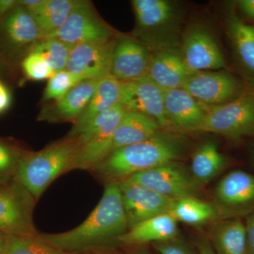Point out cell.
<instances>
[{
	"label": "cell",
	"instance_id": "obj_1",
	"mask_svg": "<svg viewBox=\"0 0 254 254\" xmlns=\"http://www.w3.org/2000/svg\"><path fill=\"white\" fill-rule=\"evenodd\" d=\"M128 230V222L117 182H108L94 210L69 231L39 235V240L66 253L75 254L120 242Z\"/></svg>",
	"mask_w": 254,
	"mask_h": 254
},
{
	"label": "cell",
	"instance_id": "obj_2",
	"mask_svg": "<svg viewBox=\"0 0 254 254\" xmlns=\"http://www.w3.org/2000/svg\"><path fill=\"white\" fill-rule=\"evenodd\" d=\"M186 148L185 137L160 131L145 141L112 152L92 170L108 182H118L145 170L174 163Z\"/></svg>",
	"mask_w": 254,
	"mask_h": 254
},
{
	"label": "cell",
	"instance_id": "obj_3",
	"mask_svg": "<svg viewBox=\"0 0 254 254\" xmlns=\"http://www.w3.org/2000/svg\"><path fill=\"white\" fill-rule=\"evenodd\" d=\"M79 146L76 138H66L39 151H24L14 178L38 200L55 179L72 170Z\"/></svg>",
	"mask_w": 254,
	"mask_h": 254
},
{
	"label": "cell",
	"instance_id": "obj_4",
	"mask_svg": "<svg viewBox=\"0 0 254 254\" xmlns=\"http://www.w3.org/2000/svg\"><path fill=\"white\" fill-rule=\"evenodd\" d=\"M136 25L133 38L152 52L179 50L181 45V18L168 0H133Z\"/></svg>",
	"mask_w": 254,
	"mask_h": 254
},
{
	"label": "cell",
	"instance_id": "obj_5",
	"mask_svg": "<svg viewBox=\"0 0 254 254\" xmlns=\"http://www.w3.org/2000/svg\"><path fill=\"white\" fill-rule=\"evenodd\" d=\"M121 104L100 114L92 120L77 136L79 149L72 170H92L111 153L112 139L125 113Z\"/></svg>",
	"mask_w": 254,
	"mask_h": 254
},
{
	"label": "cell",
	"instance_id": "obj_6",
	"mask_svg": "<svg viewBox=\"0 0 254 254\" xmlns=\"http://www.w3.org/2000/svg\"><path fill=\"white\" fill-rule=\"evenodd\" d=\"M195 131L208 132L238 139L254 135V92H245L232 101L208 107Z\"/></svg>",
	"mask_w": 254,
	"mask_h": 254
},
{
	"label": "cell",
	"instance_id": "obj_7",
	"mask_svg": "<svg viewBox=\"0 0 254 254\" xmlns=\"http://www.w3.org/2000/svg\"><path fill=\"white\" fill-rule=\"evenodd\" d=\"M36 202L15 178L0 185V232L8 236H38L33 222Z\"/></svg>",
	"mask_w": 254,
	"mask_h": 254
},
{
	"label": "cell",
	"instance_id": "obj_8",
	"mask_svg": "<svg viewBox=\"0 0 254 254\" xmlns=\"http://www.w3.org/2000/svg\"><path fill=\"white\" fill-rule=\"evenodd\" d=\"M116 37L91 1L79 0L64 24L44 38H55L74 46L85 43H104Z\"/></svg>",
	"mask_w": 254,
	"mask_h": 254
},
{
	"label": "cell",
	"instance_id": "obj_9",
	"mask_svg": "<svg viewBox=\"0 0 254 254\" xmlns=\"http://www.w3.org/2000/svg\"><path fill=\"white\" fill-rule=\"evenodd\" d=\"M182 88L207 107L225 104L245 93L240 80L225 70L190 73Z\"/></svg>",
	"mask_w": 254,
	"mask_h": 254
},
{
	"label": "cell",
	"instance_id": "obj_10",
	"mask_svg": "<svg viewBox=\"0 0 254 254\" xmlns=\"http://www.w3.org/2000/svg\"><path fill=\"white\" fill-rule=\"evenodd\" d=\"M180 48L182 60L190 73L227 68L218 43L203 26L190 27L184 35Z\"/></svg>",
	"mask_w": 254,
	"mask_h": 254
},
{
	"label": "cell",
	"instance_id": "obj_11",
	"mask_svg": "<svg viewBox=\"0 0 254 254\" xmlns=\"http://www.w3.org/2000/svg\"><path fill=\"white\" fill-rule=\"evenodd\" d=\"M43 38L36 20L19 4L0 20V49L6 58H18L25 52L28 53Z\"/></svg>",
	"mask_w": 254,
	"mask_h": 254
},
{
	"label": "cell",
	"instance_id": "obj_12",
	"mask_svg": "<svg viewBox=\"0 0 254 254\" xmlns=\"http://www.w3.org/2000/svg\"><path fill=\"white\" fill-rule=\"evenodd\" d=\"M127 180L173 200L194 196L199 185L191 174L175 163L135 174Z\"/></svg>",
	"mask_w": 254,
	"mask_h": 254
},
{
	"label": "cell",
	"instance_id": "obj_13",
	"mask_svg": "<svg viewBox=\"0 0 254 254\" xmlns=\"http://www.w3.org/2000/svg\"><path fill=\"white\" fill-rule=\"evenodd\" d=\"M120 104L126 111L136 112L154 119L162 128H171L164 103V91L148 76L121 83Z\"/></svg>",
	"mask_w": 254,
	"mask_h": 254
},
{
	"label": "cell",
	"instance_id": "obj_14",
	"mask_svg": "<svg viewBox=\"0 0 254 254\" xmlns=\"http://www.w3.org/2000/svg\"><path fill=\"white\" fill-rule=\"evenodd\" d=\"M128 229L157 215L170 213L175 200L129 180L117 182Z\"/></svg>",
	"mask_w": 254,
	"mask_h": 254
},
{
	"label": "cell",
	"instance_id": "obj_15",
	"mask_svg": "<svg viewBox=\"0 0 254 254\" xmlns=\"http://www.w3.org/2000/svg\"><path fill=\"white\" fill-rule=\"evenodd\" d=\"M151 57L152 52L134 38L117 36L110 75L121 83L139 79L146 76Z\"/></svg>",
	"mask_w": 254,
	"mask_h": 254
},
{
	"label": "cell",
	"instance_id": "obj_16",
	"mask_svg": "<svg viewBox=\"0 0 254 254\" xmlns=\"http://www.w3.org/2000/svg\"><path fill=\"white\" fill-rule=\"evenodd\" d=\"M115 40L72 46L66 70L85 79L102 78L110 75Z\"/></svg>",
	"mask_w": 254,
	"mask_h": 254
},
{
	"label": "cell",
	"instance_id": "obj_17",
	"mask_svg": "<svg viewBox=\"0 0 254 254\" xmlns=\"http://www.w3.org/2000/svg\"><path fill=\"white\" fill-rule=\"evenodd\" d=\"M101 78L80 82L58 101L46 105L38 115L40 121L74 123L86 109Z\"/></svg>",
	"mask_w": 254,
	"mask_h": 254
},
{
	"label": "cell",
	"instance_id": "obj_18",
	"mask_svg": "<svg viewBox=\"0 0 254 254\" xmlns=\"http://www.w3.org/2000/svg\"><path fill=\"white\" fill-rule=\"evenodd\" d=\"M164 103L171 127L183 131H195L208 109L182 88L164 91Z\"/></svg>",
	"mask_w": 254,
	"mask_h": 254
},
{
	"label": "cell",
	"instance_id": "obj_19",
	"mask_svg": "<svg viewBox=\"0 0 254 254\" xmlns=\"http://www.w3.org/2000/svg\"><path fill=\"white\" fill-rule=\"evenodd\" d=\"M225 21L241 71L254 89V26L244 22L232 9L227 13Z\"/></svg>",
	"mask_w": 254,
	"mask_h": 254
},
{
	"label": "cell",
	"instance_id": "obj_20",
	"mask_svg": "<svg viewBox=\"0 0 254 254\" xmlns=\"http://www.w3.org/2000/svg\"><path fill=\"white\" fill-rule=\"evenodd\" d=\"M190 73L180 50L152 53L147 76L163 91L182 88Z\"/></svg>",
	"mask_w": 254,
	"mask_h": 254
},
{
	"label": "cell",
	"instance_id": "obj_21",
	"mask_svg": "<svg viewBox=\"0 0 254 254\" xmlns=\"http://www.w3.org/2000/svg\"><path fill=\"white\" fill-rule=\"evenodd\" d=\"M120 92L121 82L112 75L102 78L86 109L73 123L66 138H75L92 120L120 104Z\"/></svg>",
	"mask_w": 254,
	"mask_h": 254
},
{
	"label": "cell",
	"instance_id": "obj_22",
	"mask_svg": "<svg viewBox=\"0 0 254 254\" xmlns=\"http://www.w3.org/2000/svg\"><path fill=\"white\" fill-rule=\"evenodd\" d=\"M177 222L170 213L157 215L128 229L120 237V242L133 245L173 240L178 235Z\"/></svg>",
	"mask_w": 254,
	"mask_h": 254
},
{
	"label": "cell",
	"instance_id": "obj_23",
	"mask_svg": "<svg viewBox=\"0 0 254 254\" xmlns=\"http://www.w3.org/2000/svg\"><path fill=\"white\" fill-rule=\"evenodd\" d=\"M161 130L162 127L154 119L143 114L125 110L113 133L111 153L123 147L145 141Z\"/></svg>",
	"mask_w": 254,
	"mask_h": 254
},
{
	"label": "cell",
	"instance_id": "obj_24",
	"mask_svg": "<svg viewBox=\"0 0 254 254\" xmlns=\"http://www.w3.org/2000/svg\"><path fill=\"white\" fill-rule=\"evenodd\" d=\"M215 195L220 203L232 208L254 203V175L241 170L227 174L217 185Z\"/></svg>",
	"mask_w": 254,
	"mask_h": 254
},
{
	"label": "cell",
	"instance_id": "obj_25",
	"mask_svg": "<svg viewBox=\"0 0 254 254\" xmlns=\"http://www.w3.org/2000/svg\"><path fill=\"white\" fill-rule=\"evenodd\" d=\"M78 1L79 0H43L38 7L29 11L43 33V38L64 24Z\"/></svg>",
	"mask_w": 254,
	"mask_h": 254
},
{
	"label": "cell",
	"instance_id": "obj_26",
	"mask_svg": "<svg viewBox=\"0 0 254 254\" xmlns=\"http://www.w3.org/2000/svg\"><path fill=\"white\" fill-rule=\"evenodd\" d=\"M226 160L215 142L200 145L190 162L191 175L198 184L211 181L225 167Z\"/></svg>",
	"mask_w": 254,
	"mask_h": 254
},
{
	"label": "cell",
	"instance_id": "obj_27",
	"mask_svg": "<svg viewBox=\"0 0 254 254\" xmlns=\"http://www.w3.org/2000/svg\"><path fill=\"white\" fill-rule=\"evenodd\" d=\"M217 254H247L245 224L238 219L219 224L212 232Z\"/></svg>",
	"mask_w": 254,
	"mask_h": 254
},
{
	"label": "cell",
	"instance_id": "obj_28",
	"mask_svg": "<svg viewBox=\"0 0 254 254\" xmlns=\"http://www.w3.org/2000/svg\"><path fill=\"white\" fill-rule=\"evenodd\" d=\"M170 213L177 222L196 225L210 221L217 213L213 205L194 196H188L175 200Z\"/></svg>",
	"mask_w": 254,
	"mask_h": 254
},
{
	"label": "cell",
	"instance_id": "obj_29",
	"mask_svg": "<svg viewBox=\"0 0 254 254\" xmlns=\"http://www.w3.org/2000/svg\"><path fill=\"white\" fill-rule=\"evenodd\" d=\"M71 48L72 46L55 38H44L38 41L30 50L41 53L56 73L66 69Z\"/></svg>",
	"mask_w": 254,
	"mask_h": 254
},
{
	"label": "cell",
	"instance_id": "obj_30",
	"mask_svg": "<svg viewBox=\"0 0 254 254\" xmlns=\"http://www.w3.org/2000/svg\"><path fill=\"white\" fill-rule=\"evenodd\" d=\"M1 254H71L52 247L38 237L6 235V245Z\"/></svg>",
	"mask_w": 254,
	"mask_h": 254
},
{
	"label": "cell",
	"instance_id": "obj_31",
	"mask_svg": "<svg viewBox=\"0 0 254 254\" xmlns=\"http://www.w3.org/2000/svg\"><path fill=\"white\" fill-rule=\"evenodd\" d=\"M85 78L69 72L67 70L58 71L48 79L46 89L43 93V100L44 102L58 101L64 96L70 90L76 86Z\"/></svg>",
	"mask_w": 254,
	"mask_h": 254
},
{
	"label": "cell",
	"instance_id": "obj_32",
	"mask_svg": "<svg viewBox=\"0 0 254 254\" xmlns=\"http://www.w3.org/2000/svg\"><path fill=\"white\" fill-rule=\"evenodd\" d=\"M24 150L0 138V185L14 178Z\"/></svg>",
	"mask_w": 254,
	"mask_h": 254
},
{
	"label": "cell",
	"instance_id": "obj_33",
	"mask_svg": "<svg viewBox=\"0 0 254 254\" xmlns=\"http://www.w3.org/2000/svg\"><path fill=\"white\" fill-rule=\"evenodd\" d=\"M21 66L26 77L31 81L48 80L55 73L46 58L35 50H30L26 53Z\"/></svg>",
	"mask_w": 254,
	"mask_h": 254
},
{
	"label": "cell",
	"instance_id": "obj_34",
	"mask_svg": "<svg viewBox=\"0 0 254 254\" xmlns=\"http://www.w3.org/2000/svg\"><path fill=\"white\" fill-rule=\"evenodd\" d=\"M155 247L160 254H191L185 246L172 241L156 243Z\"/></svg>",
	"mask_w": 254,
	"mask_h": 254
},
{
	"label": "cell",
	"instance_id": "obj_35",
	"mask_svg": "<svg viewBox=\"0 0 254 254\" xmlns=\"http://www.w3.org/2000/svg\"><path fill=\"white\" fill-rule=\"evenodd\" d=\"M12 103V94L9 87L0 79V115L7 111Z\"/></svg>",
	"mask_w": 254,
	"mask_h": 254
},
{
	"label": "cell",
	"instance_id": "obj_36",
	"mask_svg": "<svg viewBox=\"0 0 254 254\" xmlns=\"http://www.w3.org/2000/svg\"><path fill=\"white\" fill-rule=\"evenodd\" d=\"M247 232V254H254V213L252 214L245 224Z\"/></svg>",
	"mask_w": 254,
	"mask_h": 254
},
{
	"label": "cell",
	"instance_id": "obj_37",
	"mask_svg": "<svg viewBox=\"0 0 254 254\" xmlns=\"http://www.w3.org/2000/svg\"><path fill=\"white\" fill-rule=\"evenodd\" d=\"M237 4L245 16L254 21V0H240Z\"/></svg>",
	"mask_w": 254,
	"mask_h": 254
},
{
	"label": "cell",
	"instance_id": "obj_38",
	"mask_svg": "<svg viewBox=\"0 0 254 254\" xmlns=\"http://www.w3.org/2000/svg\"><path fill=\"white\" fill-rule=\"evenodd\" d=\"M18 4L17 0H0V20Z\"/></svg>",
	"mask_w": 254,
	"mask_h": 254
},
{
	"label": "cell",
	"instance_id": "obj_39",
	"mask_svg": "<svg viewBox=\"0 0 254 254\" xmlns=\"http://www.w3.org/2000/svg\"><path fill=\"white\" fill-rule=\"evenodd\" d=\"M198 250H199L200 254H217L213 247L205 242H202L201 243H200L199 246H198Z\"/></svg>",
	"mask_w": 254,
	"mask_h": 254
},
{
	"label": "cell",
	"instance_id": "obj_40",
	"mask_svg": "<svg viewBox=\"0 0 254 254\" xmlns=\"http://www.w3.org/2000/svg\"><path fill=\"white\" fill-rule=\"evenodd\" d=\"M6 235L0 232V254H2L6 245Z\"/></svg>",
	"mask_w": 254,
	"mask_h": 254
},
{
	"label": "cell",
	"instance_id": "obj_41",
	"mask_svg": "<svg viewBox=\"0 0 254 254\" xmlns=\"http://www.w3.org/2000/svg\"><path fill=\"white\" fill-rule=\"evenodd\" d=\"M3 60H4L0 56V76H1L4 70V61H3Z\"/></svg>",
	"mask_w": 254,
	"mask_h": 254
}]
</instances>
